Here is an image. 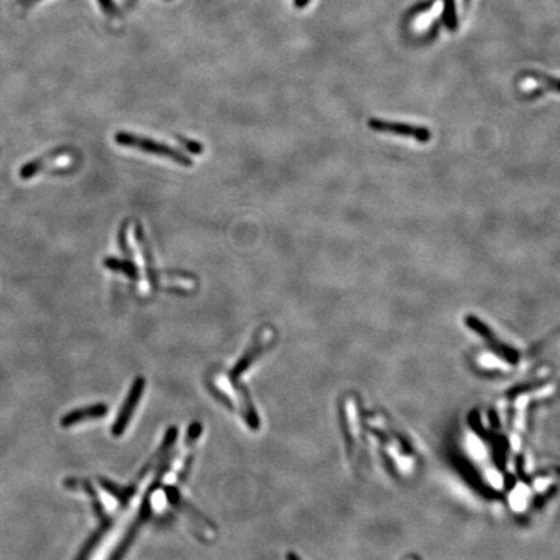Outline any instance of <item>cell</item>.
Masks as SVG:
<instances>
[{
  "label": "cell",
  "instance_id": "6da1fadb",
  "mask_svg": "<svg viewBox=\"0 0 560 560\" xmlns=\"http://www.w3.org/2000/svg\"><path fill=\"white\" fill-rule=\"evenodd\" d=\"M271 343H273V339H271V334L268 329L266 331H258V334L254 337L251 346L248 348V351L238 361V363L235 365V367L231 370V373H230L232 387L239 393L238 396L240 397L243 418L247 422L248 427L251 429H253V431H257L260 428V419H258V415H257V411L254 409L253 402H252V400L249 397L247 388L240 385L239 379L240 376L246 373L249 367L252 366L254 361L258 358L261 354H263V351L269 349L270 344Z\"/></svg>",
  "mask_w": 560,
  "mask_h": 560
},
{
  "label": "cell",
  "instance_id": "7a4b0ae2",
  "mask_svg": "<svg viewBox=\"0 0 560 560\" xmlns=\"http://www.w3.org/2000/svg\"><path fill=\"white\" fill-rule=\"evenodd\" d=\"M116 142L119 143L122 147H127V148H136V150L147 152V153H152L156 156L164 157V158H169L174 163L183 165V166H191L192 161L190 157L186 156L185 153H182L180 150L172 148L168 144L164 143L157 142L150 138H144L138 134H130V133H117L114 136Z\"/></svg>",
  "mask_w": 560,
  "mask_h": 560
},
{
  "label": "cell",
  "instance_id": "3957f363",
  "mask_svg": "<svg viewBox=\"0 0 560 560\" xmlns=\"http://www.w3.org/2000/svg\"><path fill=\"white\" fill-rule=\"evenodd\" d=\"M464 323L467 327H470L475 334H478V336L483 337L485 340L486 345L492 349V351L498 354L500 358L506 359L511 363H516L519 359V353L515 351L514 348L508 346L505 343H502L497 335L494 334L493 329H490L488 324L481 321L478 317L475 315H467L464 318Z\"/></svg>",
  "mask_w": 560,
  "mask_h": 560
},
{
  "label": "cell",
  "instance_id": "277c9868",
  "mask_svg": "<svg viewBox=\"0 0 560 560\" xmlns=\"http://www.w3.org/2000/svg\"><path fill=\"white\" fill-rule=\"evenodd\" d=\"M368 127L376 133H385V134L398 135L402 138H409L419 143H428L432 138L431 131L423 126H415L411 123L404 122H393V121L380 120V119H370Z\"/></svg>",
  "mask_w": 560,
  "mask_h": 560
},
{
  "label": "cell",
  "instance_id": "5b68a950",
  "mask_svg": "<svg viewBox=\"0 0 560 560\" xmlns=\"http://www.w3.org/2000/svg\"><path fill=\"white\" fill-rule=\"evenodd\" d=\"M144 387H146V380L142 376L136 378L133 381V385L128 390L126 401L122 405L120 412H119V417L116 419V422L113 423L112 434L114 437H120L126 431L127 426H128L130 420L133 418V414L136 410L138 404H139V401L142 398Z\"/></svg>",
  "mask_w": 560,
  "mask_h": 560
},
{
  "label": "cell",
  "instance_id": "8992f818",
  "mask_svg": "<svg viewBox=\"0 0 560 560\" xmlns=\"http://www.w3.org/2000/svg\"><path fill=\"white\" fill-rule=\"evenodd\" d=\"M108 406L105 404L91 405L87 407H81L77 410L69 411L65 414L60 420V424L62 428H69V427L77 426L82 422H87V420H95V419L104 418L105 415L108 414Z\"/></svg>",
  "mask_w": 560,
  "mask_h": 560
},
{
  "label": "cell",
  "instance_id": "52a82bcc",
  "mask_svg": "<svg viewBox=\"0 0 560 560\" xmlns=\"http://www.w3.org/2000/svg\"><path fill=\"white\" fill-rule=\"evenodd\" d=\"M69 155L64 150H56L47 153L45 156L38 157L35 160H31L28 164L23 165V168L20 169V178L23 180H31L34 178L37 174L45 170L47 165L51 163H57L59 160L67 158Z\"/></svg>",
  "mask_w": 560,
  "mask_h": 560
},
{
  "label": "cell",
  "instance_id": "ba28073f",
  "mask_svg": "<svg viewBox=\"0 0 560 560\" xmlns=\"http://www.w3.org/2000/svg\"><path fill=\"white\" fill-rule=\"evenodd\" d=\"M123 252H125V253L127 254V257H128L127 260H125V261H120V260H117V258H106L104 261V266L109 270H112V271H117V273L125 274L126 277L131 279V282H136V280L139 279V273H138L134 261H133V258H131V254L128 252V248H126V249L123 248Z\"/></svg>",
  "mask_w": 560,
  "mask_h": 560
},
{
  "label": "cell",
  "instance_id": "9c48e42d",
  "mask_svg": "<svg viewBox=\"0 0 560 560\" xmlns=\"http://www.w3.org/2000/svg\"><path fill=\"white\" fill-rule=\"evenodd\" d=\"M100 486L104 489L105 492L113 495L116 500H120L121 503H126L128 500H131L133 494L136 492L135 486H127V488H122L117 484L112 483L111 480L106 478H99Z\"/></svg>",
  "mask_w": 560,
  "mask_h": 560
},
{
  "label": "cell",
  "instance_id": "30bf717a",
  "mask_svg": "<svg viewBox=\"0 0 560 560\" xmlns=\"http://www.w3.org/2000/svg\"><path fill=\"white\" fill-rule=\"evenodd\" d=\"M442 20L449 31H454L458 28V16H456V0H444V12Z\"/></svg>",
  "mask_w": 560,
  "mask_h": 560
},
{
  "label": "cell",
  "instance_id": "8fae6325",
  "mask_svg": "<svg viewBox=\"0 0 560 560\" xmlns=\"http://www.w3.org/2000/svg\"><path fill=\"white\" fill-rule=\"evenodd\" d=\"M97 1H99V4H100V7L103 9L105 15L109 16V17H114V16L120 13L119 8L114 4L113 0H97Z\"/></svg>",
  "mask_w": 560,
  "mask_h": 560
},
{
  "label": "cell",
  "instance_id": "7c38bea8",
  "mask_svg": "<svg viewBox=\"0 0 560 560\" xmlns=\"http://www.w3.org/2000/svg\"><path fill=\"white\" fill-rule=\"evenodd\" d=\"M180 142L183 143L185 147L191 150V152H194V153H202V144H199V143L191 142V141L183 139V138H180Z\"/></svg>",
  "mask_w": 560,
  "mask_h": 560
},
{
  "label": "cell",
  "instance_id": "4fadbf2b",
  "mask_svg": "<svg viewBox=\"0 0 560 560\" xmlns=\"http://www.w3.org/2000/svg\"><path fill=\"white\" fill-rule=\"evenodd\" d=\"M38 1H40V0H18V6L26 9V8H31L34 4H37Z\"/></svg>",
  "mask_w": 560,
  "mask_h": 560
},
{
  "label": "cell",
  "instance_id": "5bb4252c",
  "mask_svg": "<svg viewBox=\"0 0 560 560\" xmlns=\"http://www.w3.org/2000/svg\"><path fill=\"white\" fill-rule=\"evenodd\" d=\"M309 1H310V0H295V7L296 8L307 7V4H309Z\"/></svg>",
  "mask_w": 560,
  "mask_h": 560
},
{
  "label": "cell",
  "instance_id": "9a60e30c",
  "mask_svg": "<svg viewBox=\"0 0 560 560\" xmlns=\"http://www.w3.org/2000/svg\"><path fill=\"white\" fill-rule=\"evenodd\" d=\"M285 559L287 560H302L300 556H297L295 553H288L287 554V556H285Z\"/></svg>",
  "mask_w": 560,
  "mask_h": 560
},
{
  "label": "cell",
  "instance_id": "2e32d148",
  "mask_svg": "<svg viewBox=\"0 0 560 560\" xmlns=\"http://www.w3.org/2000/svg\"><path fill=\"white\" fill-rule=\"evenodd\" d=\"M135 3H136V0H126V6L128 8L134 7Z\"/></svg>",
  "mask_w": 560,
  "mask_h": 560
}]
</instances>
